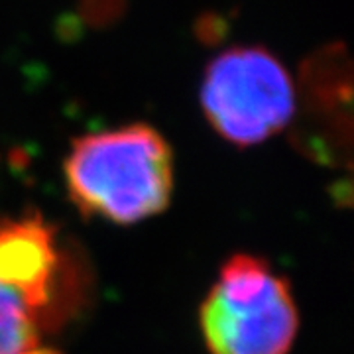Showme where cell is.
<instances>
[{"mask_svg":"<svg viewBox=\"0 0 354 354\" xmlns=\"http://www.w3.org/2000/svg\"><path fill=\"white\" fill-rule=\"evenodd\" d=\"M64 174L83 215L134 225L171 201L174 152L156 128L136 122L73 140Z\"/></svg>","mask_w":354,"mask_h":354,"instance_id":"1","label":"cell"},{"mask_svg":"<svg viewBox=\"0 0 354 354\" xmlns=\"http://www.w3.org/2000/svg\"><path fill=\"white\" fill-rule=\"evenodd\" d=\"M199 321L211 354H288L299 327L288 281L250 254L223 266Z\"/></svg>","mask_w":354,"mask_h":354,"instance_id":"2","label":"cell"},{"mask_svg":"<svg viewBox=\"0 0 354 354\" xmlns=\"http://www.w3.org/2000/svg\"><path fill=\"white\" fill-rule=\"evenodd\" d=\"M295 97L288 69L260 46L221 53L203 77V113L216 134L239 148L256 146L288 127Z\"/></svg>","mask_w":354,"mask_h":354,"instance_id":"3","label":"cell"},{"mask_svg":"<svg viewBox=\"0 0 354 354\" xmlns=\"http://www.w3.org/2000/svg\"><path fill=\"white\" fill-rule=\"evenodd\" d=\"M301 113L293 140L321 160H337L351 150L353 132V67L342 44L309 55L299 71Z\"/></svg>","mask_w":354,"mask_h":354,"instance_id":"4","label":"cell"},{"mask_svg":"<svg viewBox=\"0 0 354 354\" xmlns=\"http://www.w3.org/2000/svg\"><path fill=\"white\" fill-rule=\"evenodd\" d=\"M51 297L0 276V354H32L39 348L44 313Z\"/></svg>","mask_w":354,"mask_h":354,"instance_id":"5","label":"cell"},{"mask_svg":"<svg viewBox=\"0 0 354 354\" xmlns=\"http://www.w3.org/2000/svg\"><path fill=\"white\" fill-rule=\"evenodd\" d=\"M124 12V0H81V14L87 24H113Z\"/></svg>","mask_w":354,"mask_h":354,"instance_id":"6","label":"cell"}]
</instances>
